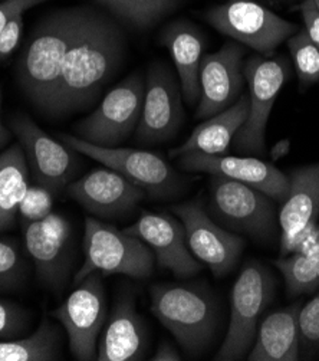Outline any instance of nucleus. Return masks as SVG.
I'll return each mask as SVG.
<instances>
[{
	"label": "nucleus",
	"mask_w": 319,
	"mask_h": 361,
	"mask_svg": "<svg viewBox=\"0 0 319 361\" xmlns=\"http://www.w3.org/2000/svg\"><path fill=\"white\" fill-rule=\"evenodd\" d=\"M277 2H283V0H277Z\"/></svg>",
	"instance_id": "41"
},
{
	"label": "nucleus",
	"mask_w": 319,
	"mask_h": 361,
	"mask_svg": "<svg viewBox=\"0 0 319 361\" xmlns=\"http://www.w3.org/2000/svg\"><path fill=\"white\" fill-rule=\"evenodd\" d=\"M184 120L183 94L171 68L153 62L147 72L143 110L134 138L141 146H156L179 133Z\"/></svg>",
	"instance_id": "15"
},
{
	"label": "nucleus",
	"mask_w": 319,
	"mask_h": 361,
	"mask_svg": "<svg viewBox=\"0 0 319 361\" xmlns=\"http://www.w3.org/2000/svg\"><path fill=\"white\" fill-rule=\"evenodd\" d=\"M288 177L289 192L277 214L280 257L289 255L296 236L319 219V163L295 169Z\"/></svg>",
	"instance_id": "21"
},
{
	"label": "nucleus",
	"mask_w": 319,
	"mask_h": 361,
	"mask_svg": "<svg viewBox=\"0 0 319 361\" xmlns=\"http://www.w3.org/2000/svg\"><path fill=\"white\" fill-rule=\"evenodd\" d=\"M62 355V334L56 324L44 318L33 334L0 341V361H55Z\"/></svg>",
	"instance_id": "26"
},
{
	"label": "nucleus",
	"mask_w": 319,
	"mask_h": 361,
	"mask_svg": "<svg viewBox=\"0 0 319 361\" xmlns=\"http://www.w3.org/2000/svg\"><path fill=\"white\" fill-rule=\"evenodd\" d=\"M95 2L101 6H104L105 9H108L113 16L117 15V8H118V0H95Z\"/></svg>",
	"instance_id": "39"
},
{
	"label": "nucleus",
	"mask_w": 319,
	"mask_h": 361,
	"mask_svg": "<svg viewBox=\"0 0 319 361\" xmlns=\"http://www.w3.org/2000/svg\"><path fill=\"white\" fill-rule=\"evenodd\" d=\"M287 44L301 84V91L319 84V49L312 44L306 30L299 29Z\"/></svg>",
	"instance_id": "29"
},
{
	"label": "nucleus",
	"mask_w": 319,
	"mask_h": 361,
	"mask_svg": "<svg viewBox=\"0 0 319 361\" xmlns=\"http://www.w3.org/2000/svg\"><path fill=\"white\" fill-rule=\"evenodd\" d=\"M179 166L187 173H206L236 180L263 192L276 203L285 200L289 192L288 174L255 156L236 157L187 153L179 157Z\"/></svg>",
	"instance_id": "18"
},
{
	"label": "nucleus",
	"mask_w": 319,
	"mask_h": 361,
	"mask_svg": "<svg viewBox=\"0 0 319 361\" xmlns=\"http://www.w3.org/2000/svg\"><path fill=\"white\" fill-rule=\"evenodd\" d=\"M25 249L33 262L39 282L62 293L73 269V229L65 216L51 213L46 218L22 222Z\"/></svg>",
	"instance_id": "14"
},
{
	"label": "nucleus",
	"mask_w": 319,
	"mask_h": 361,
	"mask_svg": "<svg viewBox=\"0 0 319 361\" xmlns=\"http://www.w3.org/2000/svg\"><path fill=\"white\" fill-rule=\"evenodd\" d=\"M27 275L29 262L19 245L11 239H0V293L19 291Z\"/></svg>",
	"instance_id": "30"
},
{
	"label": "nucleus",
	"mask_w": 319,
	"mask_h": 361,
	"mask_svg": "<svg viewBox=\"0 0 319 361\" xmlns=\"http://www.w3.org/2000/svg\"><path fill=\"white\" fill-rule=\"evenodd\" d=\"M52 204H54V195L38 186H29L20 206H19V216L20 224L22 222H33L46 218L48 214L52 213Z\"/></svg>",
	"instance_id": "32"
},
{
	"label": "nucleus",
	"mask_w": 319,
	"mask_h": 361,
	"mask_svg": "<svg viewBox=\"0 0 319 361\" xmlns=\"http://www.w3.org/2000/svg\"><path fill=\"white\" fill-rule=\"evenodd\" d=\"M23 32V13L15 15L0 32V63L18 48Z\"/></svg>",
	"instance_id": "34"
},
{
	"label": "nucleus",
	"mask_w": 319,
	"mask_h": 361,
	"mask_svg": "<svg viewBox=\"0 0 319 361\" xmlns=\"http://www.w3.org/2000/svg\"><path fill=\"white\" fill-rule=\"evenodd\" d=\"M313 4H315V6L319 9V0H313Z\"/></svg>",
	"instance_id": "40"
},
{
	"label": "nucleus",
	"mask_w": 319,
	"mask_h": 361,
	"mask_svg": "<svg viewBox=\"0 0 319 361\" xmlns=\"http://www.w3.org/2000/svg\"><path fill=\"white\" fill-rule=\"evenodd\" d=\"M319 357V290L299 311V360Z\"/></svg>",
	"instance_id": "31"
},
{
	"label": "nucleus",
	"mask_w": 319,
	"mask_h": 361,
	"mask_svg": "<svg viewBox=\"0 0 319 361\" xmlns=\"http://www.w3.org/2000/svg\"><path fill=\"white\" fill-rule=\"evenodd\" d=\"M61 140L77 153L121 173L150 199H174L187 189L186 178L157 153L137 149L101 147L68 134H62Z\"/></svg>",
	"instance_id": "7"
},
{
	"label": "nucleus",
	"mask_w": 319,
	"mask_h": 361,
	"mask_svg": "<svg viewBox=\"0 0 319 361\" xmlns=\"http://www.w3.org/2000/svg\"><path fill=\"white\" fill-rule=\"evenodd\" d=\"M246 48L236 42H226L218 52L206 54L201 59L199 82L200 98L196 117L210 118L232 106L242 95L246 84L243 58Z\"/></svg>",
	"instance_id": "16"
},
{
	"label": "nucleus",
	"mask_w": 319,
	"mask_h": 361,
	"mask_svg": "<svg viewBox=\"0 0 319 361\" xmlns=\"http://www.w3.org/2000/svg\"><path fill=\"white\" fill-rule=\"evenodd\" d=\"M101 272L89 274L51 315L61 322L69 351L80 361L96 360L98 338L105 327L106 297Z\"/></svg>",
	"instance_id": "10"
},
{
	"label": "nucleus",
	"mask_w": 319,
	"mask_h": 361,
	"mask_svg": "<svg viewBox=\"0 0 319 361\" xmlns=\"http://www.w3.org/2000/svg\"><path fill=\"white\" fill-rule=\"evenodd\" d=\"M207 213L218 225L237 235L269 245L277 238L279 219L275 200L236 180L211 176Z\"/></svg>",
	"instance_id": "4"
},
{
	"label": "nucleus",
	"mask_w": 319,
	"mask_h": 361,
	"mask_svg": "<svg viewBox=\"0 0 319 361\" xmlns=\"http://www.w3.org/2000/svg\"><path fill=\"white\" fill-rule=\"evenodd\" d=\"M244 78L249 87V114L236 133L233 147L236 152L251 156L265 153L266 127L275 101L291 78V61L283 55H252L246 59Z\"/></svg>",
	"instance_id": "8"
},
{
	"label": "nucleus",
	"mask_w": 319,
	"mask_h": 361,
	"mask_svg": "<svg viewBox=\"0 0 319 361\" xmlns=\"http://www.w3.org/2000/svg\"><path fill=\"white\" fill-rule=\"evenodd\" d=\"M8 127L25 152L35 185L49 190L55 196L73 182L78 170V159L74 149L48 135L26 114H16L9 118Z\"/></svg>",
	"instance_id": "11"
},
{
	"label": "nucleus",
	"mask_w": 319,
	"mask_h": 361,
	"mask_svg": "<svg viewBox=\"0 0 319 361\" xmlns=\"http://www.w3.org/2000/svg\"><path fill=\"white\" fill-rule=\"evenodd\" d=\"M65 192L87 212L102 219L125 218L147 197L127 177L110 167L95 169L84 174L75 182H70Z\"/></svg>",
	"instance_id": "17"
},
{
	"label": "nucleus",
	"mask_w": 319,
	"mask_h": 361,
	"mask_svg": "<svg viewBox=\"0 0 319 361\" xmlns=\"http://www.w3.org/2000/svg\"><path fill=\"white\" fill-rule=\"evenodd\" d=\"M127 38L108 13L89 8L88 16L70 47L56 91L51 118L88 110L124 63Z\"/></svg>",
	"instance_id": "1"
},
{
	"label": "nucleus",
	"mask_w": 319,
	"mask_h": 361,
	"mask_svg": "<svg viewBox=\"0 0 319 361\" xmlns=\"http://www.w3.org/2000/svg\"><path fill=\"white\" fill-rule=\"evenodd\" d=\"M44 2L45 0H4L0 2V32L15 15L25 13Z\"/></svg>",
	"instance_id": "36"
},
{
	"label": "nucleus",
	"mask_w": 319,
	"mask_h": 361,
	"mask_svg": "<svg viewBox=\"0 0 319 361\" xmlns=\"http://www.w3.org/2000/svg\"><path fill=\"white\" fill-rule=\"evenodd\" d=\"M182 0H118L115 18L130 26L144 30L180 6Z\"/></svg>",
	"instance_id": "28"
},
{
	"label": "nucleus",
	"mask_w": 319,
	"mask_h": 361,
	"mask_svg": "<svg viewBox=\"0 0 319 361\" xmlns=\"http://www.w3.org/2000/svg\"><path fill=\"white\" fill-rule=\"evenodd\" d=\"M171 212L182 221L189 249L199 262L216 278H223L234 269L246 242L213 221L201 199L174 204Z\"/></svg>",
	"instance_id": "13"
},
{
	"label": "nucleus",
	"mask_w": 319,
	"mask_h": 361,
	"mask_svg": "<svg viewBox=\"0 0 319 361\" xmlns=\"http://www.w3.org/2000/svg\"><path fill=\"white\" fill-rule=\"evenodd\" d=\"M84 255L74 276L75 286L92 272L147 279L154 271V254L147 243L95 218L85 219Z\"/></svg>",
	"instance_id": "5"
},
{
	"label": "nucleus",
	"mask_w": 319,
	"mask_h": 361,
	"mask_svg": "<svg viewBox=\"0 0 319 361\" xmlns=\"http://www.w3.org/2000/svg\"><path fill=\"white\" fill-rule=\"evenodd\" d=\"M160 44L170 52L186 104L194 106L200 98L199 72L206 49L203 30L187 19H177L163 29Z\"/></svg>",
	"instance_id": "22"
},
{
	"label": "nucleus",
	"mask_w": 319,
	"mask_h": 361,
	"mask_svg": "<svg viewBox=\"0 0 319 361\" xmlns=\"http://www.w3.org/2000/svg\"><path fill=\"white\" fill-rule=\"evenodd\" d=\"M318 228H319V219H318Z\"/></svg>",
	"instance_id": "42"
},
{
	"label": "nucleus",
	"mask_w": 319,
	"mask_h": 361,
	"mask_svg": "<svg viewBox=\"0 0 319 361\" xmlns=\"http://www.w3.org/2000/svg\"><path fill=\"white\" fill-rule=\"evenodd\" d=\"M150 360H153V361H180L183 358L171 343L163 341Z\"/></svg>",
	"instance_id": "37"
},
{
	"label": "nucleus",
	"mask_w": 319,
	"mask_h": 361,
	"mask_svg": "<svg viewBox=\"0 0 319 361\" xmlns=\"http://www.w3.org/2000/svg\"><path fill=\"white\" fill-rule=\"evenodd\" d=\"M29 326V312L8 300H0V340H12Z\"/></svg>",
	"instance_id": "33"
},
{
	"label": "nucleus",
	"mask_w": 319,
	"mask_h": 361,
	"mask_svg": "<svg viewBox=\"0 0 319 361\" xmlns=\"http://www.w3.org/2000/svg\"><path fill=\"white\" fill-rule=\"evenodd\" d=\"M302 301L269 314L259 322L254 348L247 354L251 361H296L299 360V311Z\"/></svg>",
	"instance_id": "23"
},
{
	"label": "nucleus",
	"mask_w": 319,
	"mask_h": 361,
	"mask_svg": "<svg viewBox=\"0 0 319 361\" xmlns=\"http://www.w3.org/2000/svg\"><path fill=\"white\" fill-rule=\"evenodd\" d=\"M296 9L301 12L305 30L309 36L312 44L319 49V9L315 6L313 0H304L301 2Z\"/></svg>",
	"instance_id": "35"
},
{
	"label": "nucleus",
	"mask_w": 319,
	"mask_h": 361,
	"mask_svg": "<svg viewBox=\"0 0 319 361\" xmlns=\"http://www.w3.org/2000/svg\"><path fill=\"white\" fill-rule=\"evenodd\" d=\"M89 8L49 13L32 33L18 63V81L25 97L51 118L66 55L88 16Z\"/></svg>",
	"instance_id": "2"
},
{
	"label": "nucleus",
	"mask_w": 319,
	"mask_h": 361,
	"mask_svg": "<svg viewBox=\"0 0 319 361\" xmlns=\"http://www.w3.org/2000/svg\"><path fill=\"white\" fill-rule=\"evenodd\" d=\"M124 231L147 243L160 268L170 271L175 278L194 276L203 268L189 249L182 221L168 213L144 212Z\"/></svg>",
	"instance_id": "19"
},
{
	"label": "nucleus",
	"mask_w": 319,
	"mask_h": 361,
	"mask_svg": "<svg viewBox=\"0 0 319 361\" xmlns=\"http://www.w3.org/2000/svg\"><path fill=\"white\" fill-rule=\"evenodd\" d=\"M146 81L132 74L104 97L96 110L77 124V137L101 147H117L137 128Z\"/></svg>",
	"instance_id": "12"
},
{
	"label": "nucleus",
	"mask_w": 319,
	"mask_h": 361,
	"mask_svg": "<svg viewBox=\"0 0 319 361\" xmlns=\"http://www.w3.org/2000/svg\"><path fill=\"white\" fill-rule=\"evenodd\" d=\"M275 267L285 279L289 297L315 294L319 290V240L305 252L280 257Z\"/></svg>",
	"instance_id": "27"
},
{
	"label": "nucleus",
	"mask_w": 319,
	"mask_h": 361,
	"mask_svg": "<svg viewBox=\"0 0 319 361\" xmlns=\"http://www.w3.org/2000/svg\"><path fill=\"white\" fill-rule=\"evenodd\" d=\"M149 329L135 307V295L125 286L117 295L114 308L98 338L96 360L138 361L146 357Z\"/></svg>",
	"instance_id": "20"
},
{
	"label": "nucleus",
	"mask_w": 319,
	"mask_h": 361,
	"mask_svg": "<svg viewBox=\"0 0 319 361\" xmlns=\"http://www.w3.org/2000/svg\"><path fill=\"white\" fill-rule=\"evenodd\" d=\"M151 312L183 350L201 355L219 329V304L204 283H156L150 290Z\"/></svg>",
	"instance_id": "3"
},
{
	"label": "nucleus",
	"mask_w": 319,
	"mask_h": 361,
	"mask_svg": "<svg viewBox=\"0 0 319 361\" xmlns=\"http://www.w3.org/2000/svg\"><path fill=\"white\" fill-rule=\"evenodd\" d=\"M2 87H0V150L6 147L12 140V130L2 121Z\"/></svg>",
	"instance_id": "38"
},
{
	"label": "nucleus",
	"mask_w": 319,
	"mask_h": 361,
	"mask_svg": "<svg viewBox=\"0 0 319 361\" xmlns=\"http://www.w3.org/2000/svg\"><path fill=\"white\" fill-rule=\"evenodd\" d=\"M204 19L230 39L263 56L275 55L276 48L299 30L295 23L254 0H227L210 8L204 13Z\"/></svg>",
	"instance_id": "9"
},
{
	"label": "nucleus",
	"mask_w": 319,
	"mask_h": 361,
	"mask_svg": "<svg viewBox=\"0 0 319 361\" xmlns=\"http://www.w3.org/2000/svg\"><path fill=\"white\" fill-rule=\"evenodd\" d=\"M247 114H249V95L242 94L232 106L199 124L182 146L170 152V156L180 157L187 153L226 154L236 133L244 124Z\"/></svg>",
	"instance_id": "24"
},
{
	"label": "nucleus",
	"mask_w": 319,
	"mask_h": 361,
	"mask_svg": "<svg viewBox=\"0 0 319 361\" xmlns=\"http://www.w3.org/2000/svg\"><path fill=\"white\" fill-rule=\"evenodd\" d=\"M275 288L276 281L265 265L258 261L244 264L233 285L229 330L216 360L234 361L249 354L261 317L273 300Z\"/></svg>",
	"instance_id": "6"
},
{
	"label": "nucleus",
	"mask_w": 319,
	"mask_h": 361,
	"mask_svg": "<svg viewBox=\"0 0 319 361\" xmlns=\"http://www.w3.org/2000/svg\"><path fill=\"white\" fill-rule=\"evenodd\" d=\"M29 167L19 142L0 153V233L15 226L29 189Z\"/></svg>",
	"instance_id": "25"
}]
</instances>
